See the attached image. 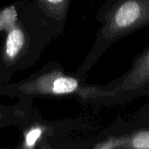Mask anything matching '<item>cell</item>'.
I'll list each match as a JSON object with an SVG mask.
<instances>
[{"label": "cell", "mask_w": 149, "mask_h": 149, "mask_svg": "<svg viewBox=\"0 0 149 149\" xmlns=\"http://www.w3.org/2000/svg\"><path fill=\"white\" fill-rule=\"evenodd\" d=\"M95 18L100 26L92 49L78 71L83 75L120 39L149 26V0H105Z\"/></svg>", "instance_id": "1"}, {"label": "cell", "mask_w": 149, "mask_h": 149, "mask_svg": "<svg viewBox=\"0 0 149 149\" xmlns=\"http://www.w3.org/2000/svg\"><path fill=\"white\" fill-rule=\"evenodd\" d=\"M86 75L77 72L65 73L61 68L54 67L33 79L3 86L2 92L15 96H75L81 100H129L134 95L130 93L104 90L100 86L86 84Z\"/></svg>", "instance_id": "2"}, {"label": "cell", "mask_w": 149, "mask_h": 149, "mask_svg": "<svg viewBox=\"0 0 149 149\" xmlns=\"http://www.w3.org/2000/svg\"><path fill=\"white\" fill-rule=\"evenodd\" d=\"M149 46L143 50L134 60L130 69L121 77L101 86L104 90H113L124 93H148Z\"/></svg>", "instance_id": "3"}, {"label": "cell", "mask_w": 149, "mask_h": 149, "mask_svg": "<svg viewBox=\"0 0 149 149\" xmlns=\"http://www.w3.org/2000/svg\"><path fill=\"white\" fill-rule=\"evenodd\" d=\"M26 42V37L24 31L17 24L10 27L5 39L3 53V61L4 65H13L20 56Z\"/></svg>", "instance_id": "4"}, {"label": "cell", "mask_w": 149, "mask_h": 149, "mask_svg": "<svg viewBox=\"0 0 149 149\" xmlns=\"http://www.w3.org/2000/svg\"><path fill=\"white\" fill-rule=\"evenodd\" d=\"M122 137L124 149H149V128L135 130Z\"/></svg>", "instance_id": "5"}, {"label": "cell", "mask_w": 149, "mask_h": 149, "mask_svg": "<svg viewBox=\"0 0 149 149\" xmlns=\"http://www.w3.org/2000/svg\"><path fill=\"white\" fill-rule=\"evenodd\" d=\"M41 3L51 17L61 20L66 16L71 0H41Z\"/></svg>", "instance_id": "6"}, {"label": "cell", "mask_w": 149, "mask_h": 149, "mask_svg": "<svg viewBox=\"0 0 149 149\" xmlns=\"http://www.w3.org/2000/svg\"><path fill=\"white\" fill-rule=\"evenodd\" d=\"M48 128H45L44 126H33L31 127L28 130H26L25 136H24V147L27 148H33L36 147L37 143H39L42 141L43 138L45 137V131H47Z\"/></svg>", "instance_id": "7"}, {"label": "cell", "mask_w": 149, "mask_h": 149, "mask_svg": "<svg viewBox=\"0 0 149 149\" xmlns=\"http://www.w3.org/2000/svg\"><path fill=\"white\" fill-rule=\"evenodd\" d=\"M24 113L20 114V110L9 107L0 106V125L13 123L14 121H22Z\"/></svg>", "instance_id": "8"}, {"label": "cell", "mask_w": 149, "mask_h": 149, "mask_svg": "<svg viewBox=\"0 0 149 149\" xmlns=\"http://www.w3.org/2000/svg\"><path fill=\"white\" fill-rule=\"evenodd\" d=\"M93 148L94 149H124L123 137L122 135L107 137L97 142Z\"/></svg>", "instance_id": "9"}]
</instances>
